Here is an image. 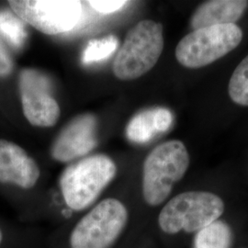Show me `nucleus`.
Segmentation results:
<instances>
[{
    "label": "nucleus",
    "mask_w": 248,
    "mask_h": 248,
    "mask_svg": "<svg viewBox=\"0 0 248 248\" xmlns=\"http://www.w3.org/2000/svg\"><path fill=\"white\" fill-rule=\"evenodd\" d=\"M189 167V155L178 140L163 142L151 151L143 162L142 196L152 207L163 203L174 185L181 180Z\"/></svg>",
    "instance_id": "1"
},
{
    "label": "nucleus",
    "mask_w": 248,
    "mask_h": 248,
    "mask_svg": "<svg viewBox=\"0 0 248 248\" xmlns=\"http://www.w3.org/2000/svg\"><path fill=\"white\" fill-rule=\"evenodd\" d=\"M116 174L114 161L102 154L72 164L63 170L60 177L65 203L74 211L87 209L115 178Z\"/></svg>",
    "instance_id": "2"
},
{
    "label": "nucleus",
    "mask_w": 248,
    "mask_h": 248,
    "mask_svg": "<svg viewBox=\"0 0 248 248\" xmlns=\"http://www.w3.org/2000/svg\"><path fill=\"white\" fill-rule=\"evenodd\" d=\"M161 23L143 19L127 33L124 44L116 54L113 73L121 80L141 78L158 62L164 49Z\"/></svg>",
    "instance_id": "3"
},
{
    "label": "nucleus",
    "mask_w": 248,
    "mask_h": 248,
    "mask_svg": "<svg viewBox=\"0 0 248 248\" xmlns=\"http://www.w3.org/2000/svg\"><path fill=\"white\" fill-rule=\"evenodd\" d=\"M225 206L221 197L208 191H186L171 199L158 216L160 229L168 234L197 232L218 220Z\"/></svg>",
    "instance_id": "4"
},
{
    "label": "nucleus",
    "mask_w": 248,
    "mask_h": 248,
    "mask_svg": "<svg viewBox=\"0 0 248 248\" xmlns=\"http://www.w3.org/2000/svg\"><path fill=\"white\" fill-rule=\"evenodd\" d=\"M242 40L243 31L236 24L198 29L179 41L176 58L186 68L199 69L233 51Z\"/></svg>",
    "instance_id": "5"
},
{
    "label": "nucleus",
    "mask_w": 248,
    "mask_h": 248,
    "mask_svg": "<svg viewBox=\"0 0 248 248\" xmlns=\"http://www.w3.org/2000/svg\"><path fill=\"white\" fill-rule=\"evenodd\" d=\"M129 219L122 202L106 199L77 223L70 235L71 248H110L120 238Z\"/></svg>",
    "instance_id": "6"
},
{
    "label": "nucleus",
    "mask_w": 248,
    "mask_h": 248,
    "mask_svg": "<svg viewBox=\"0 0 248 248\" xmlns=\"http://www.w3.org/2000/svg\"><path fill=\"white\" fill-rule=\"evenodd\" d=\"M9 4L18 18L49 35L70 31L83 15V3L77 0H11Z\"/></svg>",
    "instance_id": "7"
},
{
    "label": "nucleus",
    "mask_w": 248,
    "mask_h": 248,
    "mask_svg": "<svg viewBox=\"0 0 248 248\" xmlns=\"http://www.w3.org/2000/svg\"><path fill=\"white\" fill-rule=\"evenodd\" d=\"M18 87L24 115L37 127H52L60 117V107L53 98L52 83L43 72L26 68L19 73Z\"/></svg>",
    "instance_id": "8"
},
{
    "label": "nucleus",
    "mask_w": 248,
    "mask_h": 248,
    "mask_svg": "<svg viewBox=\"0 0 248 248\" xmlns=\"http://www.w3.org/2000/svg\"><path fill=\"white\" fill-rule=\"evenodd\" d=\"M98 145V121L91 113L75 117L57 135L51 148L56 161L67 163L87 155Z\"/></svg>",
    "instance_id": "9"
},
{
    "label": "nucleus",
    "mask_w": 248,
    "mask_h": 248,
    "mask_svg": "<svg viewBox=\"0 0 248 248\" xmlns=\"http://www.w3.org/2000/svg\"><path fill=\"white\" fill-rule=\"evenodd\" d=\"M41 175L35 160L18 144L0 139V182L24 189L35 186Z\"/></svg>",
    "instance_id": "10"
},
{
    "label": "nucleus",
    "mask_w": 248,
    "mask_h": 248,
    "mask_svg": "<svg viewBox=\"0 0 248 248\" xmlns=\"http://www.w3.org/2000/svg\"><path fill=\"white\" fill-rule=\"evenodd\" d=\"M247 0H210L200 5L190 18L196 31L207 27L235 24L248 9Z\"/></svg>",
    "instance_id": "11"
},
{
    "label": "nucleus",
    "mask_w": 248,
    "mask_h": 248,
    "mask_svg": "<svg viewBox=\"0 0 248 248\" xmlns=\"http://www.w3.org/2000/svg\"><path fill=\"white\" fill-rule=\"evenodd\" d=\"M174 117L167 108L156 107L135 114L126 127L128 140L135 143H146L159 133L168 132Z\"/></svg>",
    "instance_id": "12"
},
{
    "label": "nucleus",
    "mask_w": 248,
    "mask_h": 248,
    "mask_svg": "<svg viewBox=\"0 0 248 248\" xmlns=\"http://www.w3.org/2000/svg\"><path fill=\"white\" fill-rule=\"evenodd\" d=\"M233 232L230 225L222 220H216L197 232L193 248H232Z\"/></svg>",
    "instance_id": "13"
},
{
    "label": "nucleus",
    "mask_w": 248,
    "mask_h": 248,
    "mask_svg": "<svg viewBox=\"0 0 248 248\" xmlns=\"http://www.w3.org/2000/svg\"><path fill=\"white\" fill-rule=\"evenodd\" d=\"M0 34L14 48H21L27 39L24 21L8 9L0 10Z\"/></svg>",
    "instance_id": "14"
},
{
    "label": "nucleus",
    "mask_w": 248,
    "mask_h": 248,
    "mask_svg": "<svg viewBox=\"0 0 248 248\" xmlns=\"http://www.w3.org/2000/svg\"><path fill=\"white\" fill-rule=\"evenodd\" d=\"M118 45L119 41L114 35L91 40L83 52L82 62L88 65L106 60L115 53Z\"/></svg>",
    "instance_id": "15"
},
{
    "label": "nucleus",
    "mask_w": 248,
    "mask_h": 248,
    "mask_svg": "<svg viewBox=\"0 0 248 248\" xmlns=\"http://www.w3.org/2000/svg\"><path fill=\"white\" fill-rule=\"evenodd\" d=\"M231 99L240 106H248V55L234 69L228 86Z\"/></svg>",
    "instance_id": "16"
},
{
    "label": "nucleus",
    "mask_w": 248,
    "mask_h": 248,
    "mask_svg": "<svg viewBox=\"0 0 248 248\" xmlns=\"http://www.w3.org/2000/svg\"><path fill=\"white\" fill-rule=\"evenodd\" d=\"M89 6L98 11L101 14H111L116 11L123 9L124 6L128 4V1H122V0H111V1H103V0H93L87 2Z\"/></svg>",
    "instance_id": "17"
},
{
    "label": "nucleus",
    "mask_w": 248,
    "mask_h": 248,
    "mask_svg": "<svg viewBox=\"0 0 248 248\" xmlns=\"http://www.w3.org/2000/svg\"><path fill=\"white\" fill-rule=\"evenodd\" d=\"M13 69V61L8 50L0 41V77L9 76Z\"/></svg>",
    "instance_id": "18"
},
{
    "label": "nucleus",
    "mask_w": 248,
    "mask_h": 248,
    "mask_svg": "<svg viewBox=\"0 0 248 248\" xmlns=\"http://www.w3.org/2000/svg\"><path fill=\"white\" fill-rule=\"evenodd\" d=\"M2 239H3V235H2V232H1V230H0V245H1Z\"/></svg>",
    "instance_id": "19"
}]
</instances>
